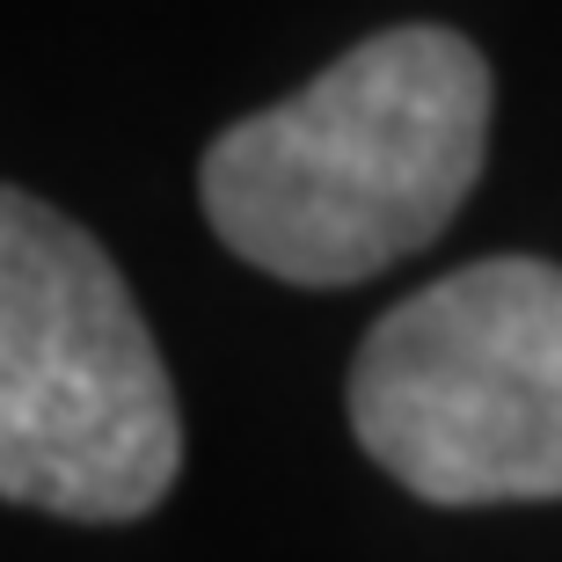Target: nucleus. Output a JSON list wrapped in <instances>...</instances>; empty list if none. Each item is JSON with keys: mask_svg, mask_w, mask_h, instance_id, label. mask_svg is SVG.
I'll return each instance as SVG.
<instances>
[{"mask_svg": "<svg viewBox=\"0 0 562 562\" xmlns=\"http://www.w3.org/2000/svg\"><path fill=\"white\" fill-rule=\"evenodd\" d=\"M490 66L438 22L351 44L205 146V220L285 285H358L446 234L482 176Z\"/></svg>", "mask_w": 562, "mask_h": 562, "instance_id": "obj_1", "label": "nucleus"}, {"mask_svg": "<svg viewBox=\"0 0 562 562\" xmlns=\"http://www.w3.org/2000/svg\"><path fill=\"white\" fill-rule=\"evenodd\" d=\"M183 417L125 278L30 190L0 183V497L81 526L176 490Z\"/></svg>", "mask_w": 562, "mask_h": 562, "instance_id": "obj_2", "label": "nucleus"}, {"mask_svg": "<svg viewBox=\"0 0 562 562\" xmlns=\"http://www.w3.org/2000/svg\"><path fill=\"white\" fill-rule=\"evenodd\" d=\"M351 431L424 504L562 497V263L482 256L387 307L351 366Z\"/></svg>", "mask_w": 562, "mask_h": 562, "instance_id": "obj_3", "label": "nucleus"}]
</instances>
